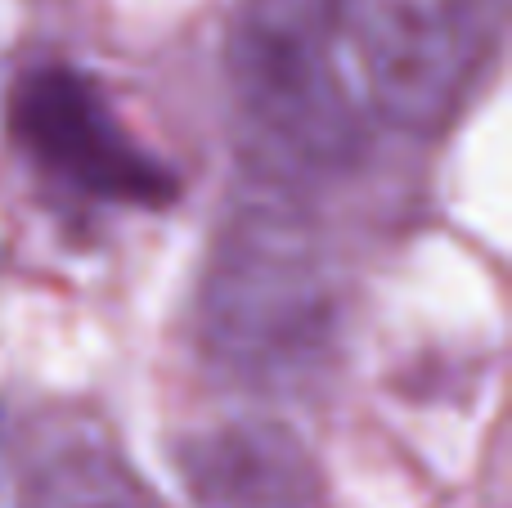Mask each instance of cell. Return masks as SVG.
I'll return each mask as SVG.
<instances>
[{
	"label": "cell",
	"instance_id": "6da1fadb",
	"mask_svg": "<svg viewBox=\"0 0 512 508\" xmlns=\"http://www.w3.org/2000/svg\"><path fill=\"white\" fill-rule=\"evenodd\" d=\"M194 342L216 374L265 401L315 392L342 365V275L288 194L270 189L221 216L194 293Z\"/></svg>",
	"mask_w": 512,
	"mask_h": 508
},
{
	"label": "cell",
	"instance_id": "7a4b0ae2",
	"mask_svg": "<svg viewBox=\"0 0 512 508\" xmlns=\"http://www.w3.org/2000/svg\"><path fill=\"white\" fill-rule=\"evenodd\" d=\"M342 0H234L225 72L252 171L279 194L355 167L364 122L337 68Z\"/></svg>",
	"mask_w": 512,
	"mask_h": 508
},
{
	"label": "cell",
	"instance_id": "3957f363",
	"mask_svg": "<svg viewBox=\"0 0 512 508\" xmlns=\"http://www.w3.org/2000/svg\"><path fill=\"white\" fill-rule=\"evenodd\" d=\"M5 126L36 180L77 212H162L180 198V176L135 140L104 86L77 63L45 59L18 72Z\"/></svg>",
	"mask_w": 512,
	"mask_h": 508
},
{
	"label": "cell",
	"instance_id": "277c9868",
	"mask_svg": "<svg viewBox=\"0 0 512 508\" xmlns=\"http://www.w3.org/2000/svg\"><path fill=\"white\" fill-rule=\"evenodd\" d=\"M504 9L508 0H342L373 113L414 135L445 131L495 63Z\"/></svg>",
	"mask_w": 512,
	"mask_h": 508
},
{
	"label": "cell",
	"instance_id": "5b68a950",
	"mask_svg": "<svg viewBox=\"0 0 512 508\" xmlns=\"http://www.w3.org/2000/svg\"><path fill=\"white\" fill-rule=\"evenodd\" d=\"M189 508H328L310 441L279 414H234L176 446Z\"/></svg>",
	"mask_w": 512,
	"mask_h": 508
},
{
	"label": "cell",
	"instance_id": "8992f818",
	"mask_svg": "<svg viewBox=\"0 0 512 508\" xmlns=\"http://www.w3.org/2000/svg\"><path fill=\"white\" fill-rule=\"evenodd\" d=\"M18 508H153V500L108 441L68 437L27 473Z\"/></svg>",
	"mask_w": 512,
	"mask_h": 508
},
{
	"label": "cell",
	"instance_id": "52a82bcc",
	"mask_svg": "<svg viewBox=\"0 0 512 508\" xmlns=\"http://www.w3.org/2000/svg\"><path fill=\"white\" fill-rule=\"evenodd\" d=\"M0 508H18V495L9 500V491H5V477H0Z\"/></svg>",
	"mask_w": 512,
	"mask_h": 508
}]
</instances>
